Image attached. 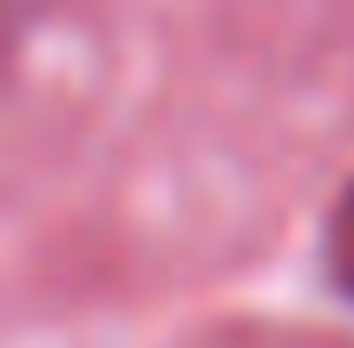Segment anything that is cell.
I'll use <instances>...</instances> for the list:
<instances>
[{
    "label": "cell",
    "mask_w": 354,
    "mask_h": 348,
    "mask_svg": "<svg viewBox=\"0 0 354 348\" xmlns=\"http://www.w3.org/2000/svg\"><path fill=\"white\" fill-rule=\"evenodd\" d=\"M13 53H20V7L0 0V86H7V73H13Z\"/></svg>",
    "instance_id": "cell-2"
},
{
    "label": "cell",
    "mask_w": 354,
    "mask_h": 348,
    "mask_svg": "<svg viewBox=\"0 0 354 348\" xmlns=\"http://www.w3.org/2000/svg\"><path fill=\"white\" fill-rule=\"evenodd\" d=\"M328 276L354 302V184L342 191V204H335V217H328Z\"/></svg>",
    "instance_id": "cell-1"
}]
</instances>
